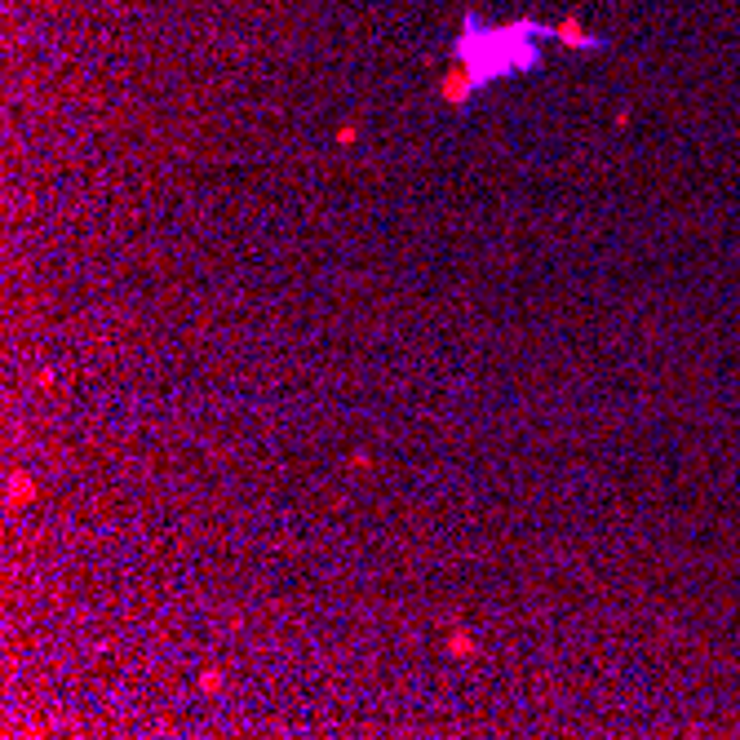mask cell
Returning <instances> with one entry per match:
<instances>
[{"mask_svg": "<svg viewBox=\"0 0 740 740\" xmlns=\"http://www.w3.org/2000/svg\"><path fill=\"white\" fill-rule=\"evenodd\" d=\"M474 89H479V84H474V76L465 71V62H452V71H448V76H444V84H439L444 102H452V107H465Z\"/></svg>", "mask_w": 740, "mask_h": 740, "instance_id": "6da1fadb", "label": "cell"}, {"mask_svg": "<svg viewBox=\"0 0 740 740\" xmlns=\"http://www.w3.org/2000/svg\"><path fill=\"white\" fill-rule=\"evenodd\" d=\"M444 648H448V656H452V661H470L474 652H479V643H474V634L465 630V625H452L448 639H444Z\"/></svg>", "mask_w": 740, "mask_h": 740, "instance_id": "7a4b0ae2", "label": "cell"}, {"mask_svg": "<svg viewBox=\"0 0 740 740\" xmlns=\"http://www.w3.org/2000/svg\"><path fill=\"white\" fill-rule=\"evenodd\" d=\"M554 40H563V44H572V49H594V44H603L598 36H589V31H580V23L576 18H563V23L554 27Z\"/></svg>", "mask_w": 740, "mask_h": 740, "instance_id": "3957f363", "label": "cell"}, {"mask_svg": "<svg viewBox=\"0 0 740 740\" xmlns=\"http://www.w3.org/2000/svg\"><path fill=\"white\" fill-rule=\"evenodd\" d=\"M31 496H36V479H31V474H23V470L9 474V496H5V510L9 514L23 510V501H31Z\"/></svg>", "mask_w": 740, "mask_h": 740, "instance_id": "277c9868", "label": "cell"}, {"mask_svg": "<svg viewBox=\"0 0 740 740\" xmlns=\"http://www.w3.org/2000/svg\"><path fill=\"white\" fill-rule=\"evenodd\" d=\"M222 682H227V678H222V669H204L200 674V691H209V696H218Z\"/></svg>", "mask_w": 740, "mask_h": 740, "instance_id": "5b68a950", "label": "cell"}, {"mask_svg": "<svg viewBox=\"0 0 740 740\" xmlns=\"http://www.w3.org/2000/svg\"><path fill=\"white\" fill-rule=\"evenodd\" d=\"M355 138H359V129H355V125H342V129H337V146H350Z\"/></svg>", "mask_w": 740, "mask_h": 740, "instance_id": "8992f818", "label": "cell"}, {"mask_svg": "<svg viewBox=\"0 0 740 740\" xmlns=\"http://www.w3.org/2000/svg\"><path fill=\"white\" fill-rule=\"evenodd\" d=\"M368 465H372L368 452H350V470H368Z\"/></svg>", "mask_w": 740, "mask_h": 740, "instance_id": "52a82bcc", "label": "cell"}]
</instances>
